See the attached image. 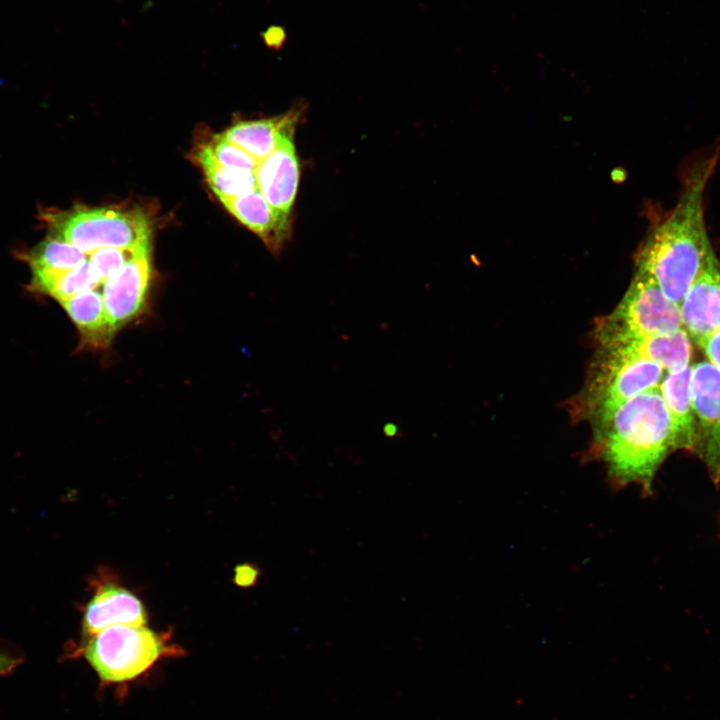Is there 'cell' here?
<instances>
[{
	"mask_svg": "<svg viewBox=\"0 0 720 720\" xmlns=\"http://www.w3.org/2000/svg\"><path fill=\"white\" fill-rule=\"evenodd\" d=\"M713 162L709 159L692 171L676 206L651 231L637 256V269L648 273L678 306L714 251L703 206Z\"/></svg>",
	"mask_w": 720,
	"mask_h": 720,
	"instance_id": "6da1fadb",
	"label": "cell"
},
{
	"mask_svg": "<svg viewBox=\"0 0 720 720\" xmlns=\"http://www.w3.org/2000/svg\"><path fill=\"white\" fill-rule=\"evenodd\" d=\"M596 441L614 485H638L649 494L657 470L675 450L669 413L659 388L621 405Z\"/></svg>",
	"mask_w": 720,
	"mask_h": 720,
	"instance_id": "7a4b0ae2",
	"label": "cell"
},
{
	"mask_svg": "<svg viewBox=\"0 0 720 720\" xmlns=\"http://www.w3.org/2000/svg\"><path fill=\"white\" fill-rule=\"evenodd\" d=\"M41 219L50 236L87 255L102 248H132L151 241L152 224L140 209L77 207L45 211Z\"/></svg>",
	"mask_w": 720,
	"mask_h": 720,
	"instance_id": "3957f363",
	"label": "cell"
},
{
	"mask_svg": "<svg viewBox=\"0 0 720 720\" xmlns=\"http://www.w3.org/2000/svg\"><path fill=\"white\" fill-rule=\"evenodd\" d=\"M172 646L144 626L115 625L88 638L83 656L104 683L132 681L149 670Z\"/></svg>",
	"mask_w": 720,
	"mask_h": 720,
	"instance_id": "277c9868",
	"label": "cell"
},
{
	"mask_svg": "<svg viewBox=\"0 0 720 720\" xmlns=\"http://www.w3.org/2000/svg\"><path fill=\"white\" fill-rule=\"evenodd\" d=\"M680 307L668 299L656 281L637 269L616 309L597 327L601 344L666 334L682 329Z\"/></svg>",
	"mask_w": 720,
	"mask_h": 720,
	"instance_id": "5b68a950",
	"label": "cell"
},
{
	"mask_svg": "<svg viewBox=\"0 0 720 720\" xmlns=\"http://www.w3.org/2000/svg\"><path fill=\"white\" fill-rule=\"evenodd\" d=\"M597 380L592 384L595 398L592 418L598 436L608 425L617 409L628 400L658 388L665 370L656 363L614 355L604 351Z\"/></svg>",
	"mask_w": 720,
	"mask_h": 720,
	"instance_id": "8992f818",
	"label": "cell"
},
{
	"mask_svg": "<svg viewBox=\"0 0 720 720\" xmlns=\"http://www.w3.org/2000/svg\"><path fill=\"white\" fill-rule=\"evenodd\" d=\"M690 393L695 418V453L715 484L720 483V368L708 360L691 366Z\"/></svg>",
	"mask_w": 720,
	"mask_h": 720,
	"instance_id": "52a82bcc",
	"label": "cell"
},
{
	"mask_svg": "<svg viewBox=\"0 0 720 720\" xmlns=\"http://www.w3.org/2000/svg\"><path fill=\"white\" fill-rule=\"evenodd\" d=\"M152 281L151 246L127 262L103 284L106 314L115 331L138 317L146 305Z\"/></svg>",
	"mask_w": 720,
	"mask_h": 720,
	"instance_id": "ba28073f",
	"label": "cell"
},
{
	"mask_svg": "<svg viewBox=\"0 0 720 720\" xmlns=\"http://www.w3.org/2000/svg\"><path fill=\"white\" fill-rule=\"evenodd\" d=\"M297 122L281 133L275 150L257 164V189L280 215L290 218L300 178V166L294 145Z\"/></svg>",
	"mask_w": 720,
	"mask_h": 720,
	"instance_id": "9c48e42d",
	"label": "cell"
},
{
	"mask_svg": "<svg viewBox=\"0 0 720 720\" xmlns=\"http://www.w3.org/2000/svg\"><path fill=\"white\" fill-rule=\"evenodd\" d=\"M679 307L683 328L693 342L720 331V261L714 251Z\"/></svg>",
	"mask_w": 720,
	"mask_h": 720,
	"instance_id": "30bf717a",
	"label": "cell"
},
{
	"mask_svg": "<svg viewBox=\"0 0 720 720\" xmlns=\"http://www.w3.org/2000/svg\"><path fill=\"white\" fill-rule=\"evenodd\" d=\"M146 622L145 608L132 592L105 583L99 586L85 608L82 632L90 638L111 626H144Z\"/></svg>",
	"mask_w": 720,
	"mask_h": 720,
	"instance_id": "8fae6325",
	"label": "cell"
},
{
	"mask_svg": "<svg viewBox=\"0 0 720 720\" xmlns=\"http://www.w3.org/2000/svg\"><path fill=\"white\" fill-rule=\"evenodd\" d=\"M602 346L604 351L617 356L656 363L666 372L689 366L692 354V340L684 328L666 334L610 342Z\"/></svg>",
	"mask_w": 720,
	"mask_h": 720,
	"instance_id": "7c38bea8",
	"label": "cell"
},
{
	"mask_svg": "<svg viewBox=\"0 0 720 720\" xmlns=\"http://www.w3.org/2000/svg\"><path fill=\"white\" fill-rule=\"evenodd\" d=\"M220 201L237 220L257 234L272 252L278 253L289 240L290 218L275 211L258 189Z\"/></svg>",
	"mask_w": 720,
	"mask_h": 720,
	"instance_id": "4fadbf2b",
	"label": "cell"
},
{
	"mask_svg": "<svg viewBox=\"0 0 720 720\" xmlns=\"http://www.w3.org/2000/svg\"><path fill=\"white\" fill-rule=\"evenodd\" d=\"M690 377L691 365L666 372L658 388L669 413L675 450L694 452L696 431Z\"/></svg>",
	"mask_w": 720,
	"mask_h": 720,
	"instance_id": "5bb4252c",
	"label": "cell"
},
{
	"mask_svg": "<svg viewBox=\"0 0 720 720\" xmlns=\"http://www.w3.org/2000/svg\"><path fill=\"white\" fill-rule=\"evenodd\" d=\"M29 265V289L45 295L52 282L64 272L88 260V255L68 242L48 238L21 255Z\"/></svg>",
	"mask_w": 720,
	"mask_h": 720,
	"instance_id": "9a60e30c",
	"label": "cell"
},
{
	"mask_svg": "<svg viewBox=\"0 0 720 720\" xmlns=\"http://www.w3.org/2000/svg\"><path fill=\"white\" fill-rule=\"evenodd\" d=\"M80 336V347L104 349L116 331L106 314L102 293L97 289L79 293L60 302Z\"/></svg>",
	"mask_w": 720,
	"mask_h": 720,
	"instance_id": "2e32d148",
	"label": "cell"
},
{
	"mask_svg": "<svg viewBox=\"0 0 720 720\" xmlns=\"http://www.w3.org/2000/svg\"><path fill=\"white\" fill-rule=\"evenodd\" d=\"M299 115V110H292L270 119L240 121L219 135L259 163L275 150L282 131L289 124L298 122Z\"/></svg>",
	"mask_w": 720,
	"mask_h": 720,
	"instance_id": "e0dca14e",
	"label": "cell"
},
{
	"mask_svg": "<svg viewBox=\"0 0 720 720\" xmlns=\"http://www.w3.org/2000/svg\"><path fill=\"white\" fill-rule=\"evenodd\" d=\"M197 159L219 200L239 197L257 189L255 171L223 166L203 148L197 152Z\"/></svg>",
	"mask_w": 720,
	"mask_h": 720,
	"instance_id": "ac0fdd59",
	"label": "cell"
},
{
	"mask_svg": "<svg viewBox=\"0 0 720 720\" xmlns=\"http://www.w3.org/2000/svg\"><path fill=\"white\" fill-rule=\"evenodd\" d=\"M101 285L89 259L58 276L47 289L48 295L59 303L79 293L97 289Z\"/></svg>",
	"mask_w": 720,
	"mask_h": 720,
	"instance_id": "d6986e66",
	"label": "cell"
},
{
	"mask_svg": "<svg viewBox=\"0 0 720 720\" xmlns=\"http://www.w3.org/2000/svg\"><path fill=\"white\" fill-rule=\"evenodd\" d=\"M149 246L151 241L132 248H102L90 253L88 259L102 285Z\"/></svg>",
	"mask_w": 720,
	"mask_h": 720,
	"instance_id": "ffe728a7",
	"label": "cell"
},
{
	"mask_svg": "<svg viewBox=\"0 0 720 720\" xmlns=\"http://www.w3.org/2000/svg\"><path fill=\"white\" fill-rule=\"evenodd\" d=\"M215 161L235 169L255 171L258 162L244 150L222 138L219 134L202 147Z\"/></svg>",
	"mask_w": 720,
	"mask_h": 720,
	"instance_id": "44dd1931",
	"label": "cell"
},
{
	"mask_svg": "<svg viewBox=\"0 0 720 720\" xmlns=\"http://www.w3.org/2000/svg\"><path fill=\"white\" fill-rule=\"evenodd\" d=\"M696 344L702 349L707 360L720 368V331L699 340Z\"/></svg>",
	"mask_w": 720,
	"mask_h": 720,
	"instance_id": "7402d4cb",
	"label": "cell"
},
{
	"mask_svg": "<svg viewBox=\"0 0 720 720\" xmlns=\"http://www.w3.org/2000/svg\"><path fill=\"white\" fill-rule=\"evenodd\" d=\"M259 576L258 569L250 564H243L237 567L235 581L243 587L252 586L256 583Z\"/></svg>",
	"mask_w": 720,
	"mask_h": 720,
	"instance_id": "603a6c76",
	"label": "cell"
},
{
	"mask_svg": "<svg viewBox=\"0 0 720 720\" xmlns=\"http://www.w3.org/2000/svg\"><path fill=\"white\" fill-rule=\"evenodd\" d=\"M20 662L19 659L0 653V674L7 675L11 673Z\"/></svg>",
	"mask_w": 720,
	"mask_h": 720,
	"instance_id": "cb8c5ba5",
	"label": "cell"
},
{
	"mask_svg": "<svg viewBox=\"0 0 720 720\" xmlns=\"http://www.w3.org/2000/svg\"><path fill=\"white\" fill-rule=\"evenodd\" d=\"M383 433L387 437H396L399 435V429L396 424L394 423H387L383 427Z\"/></svg>",
	"mask_w": 720,
	"mask_h": 720,
	"instance_id": "d4e9b609",
	"label": "cell"
}]
</instances>
